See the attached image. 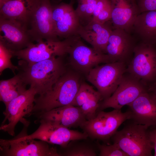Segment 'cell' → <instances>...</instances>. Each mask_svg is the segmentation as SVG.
<instances>
[{
    "mask_svg": "<svg viewBox=\"0 0 156 156\" xmlns=\"http://www.w3.org/2000/svg\"><path fill=\"white\" fill-rule=\"evenodd\" d=\"M70 43L69 38L63 41L41 40L30 44L26 48L13 52V56L28 64H32L52 57L64 56Z\"/></svg>",
    "mask_w": 156,
    "mask_h": 156,
    "instance_id": "cell-12",
    "label": "cell"
},
{
    "mask_svg": "<svg viewBox=\"0 0 156 156\" xmlns=\"http://www.w3.org/2000/svg\"><path fill=\"white\" fill-rule=\"evenodd\" d=\"M52 9L50 0H41L31 14L27 28L33 42L59 40L54 29Z\"/></svg>",
    "mask_w": 156,
    "mask_h": 156,
    "instance_id": "cell-11",
    "label": "cell"
},
{
    "mask_svg": "<svg viewBox=\"0 0 156 156\" xmlns=\"http://www.w3.org/2000/svg\"><path fill=\"white\" fill-rule=\"evenodd\" d=\"M112 29L106 23L92 20L86 25L80 26L77 34L92 47L105 53V49Z\"/></svg>",
    "mask_w": 156,
    "mask_h": 156,
    "instance_id": "cell-22",
    "label": "cell"
},
{
    "mask_svg": "<svg viewBox=\"0 0 156 156\" xmlns=\"http://www.w3.org/2000/svg\"><path fill=\"white\" fill-rule=\"evenodd\" d=\"M9 0H0V7H1L5 3Z\"/></svg>",
    "mask_w": 156,
    "mask_h": 156,
    "instance_id": "cell-35",
    "label": "cell"
},
{
    "mask_svg": "<svg viewBox=\"0 0 156 156\" xmlns=\"http://www.w3.org/2000/svg\"><path fill=\"white\" fill-rule=\"evenodd\" d=\"M44 141L22 138L0 139V156H60L56 147Z\"/></svg>",
    "mask_w": 156,
    "mask_h": 156,
    "instance_id": "cell-8",
    "label": "cell"
},
{
    "mask_svg": "<svg viewBox=\"0 0 156 156\" xmlns=\"http://www.w3.org/2000/svg\"><path fill=\"white\" fill-rule=\"evenodd\" d=\"M70 38L67 53L69 55L70 65L77 72L86 75L99 64L110 62L106 53L86 46L77 37Z\"/></svg>",
    "mask_w": 156,
    "mask_h": 156,
    "instance_id": "cell-10",
    "label": "cell"
},
{
    "mask_svg": "<svg viewBox=\"0 0 156 156\" xmlns=\"http://www.w3.org/2000/svg\"><path fill=\"white\" fill-rule=\"evenodd\" d=\"M111 20L114 29L131 33L135 21L140 14L136 0H111Z\"/></svg>",
    "mask_w": 156,
    "mask_h": 156,
    "instance_id": "cell-18",
    "label": "cell"
},
{
    "mask_svg": "<svg viewBox=\"0 0 156 156\" xmlns=\"http://www.w3.org/2000/svg\"><path fill=\"white\" fill-rule=\"evenodd\" d=\"M110 1V0H98L92 15L93 17L91 20H95L100 13Z\"/></svg>",
    "mask_w": 156,
    "mask_h": 156,
    "instance_id": "cell-30",
    "label": "cell"
},
{
    "mask_svg": "<svg viewBox=\"0 0 156 156\" xmlns=\"http://www.w3.org/2000/svg\"><path fill=\"white\" fill-rule=\"evenodd\" d=\"M148 91L156 100V83L151 86Z\"/></svg>",
    "mask_w": 156,
    "mask_h": 156,
    "instance_id": "cell-34",
    "label": "cell"
},
{
    "mask_svg": "<svg viewBox=\"0 0 156 156\" xmlns=\"http://www.w3.org/2000/svg\"><path fill=\"white\" fill-rule=\"evenodd\" d=\"M128 106L133 122L148 128L156 127V100L148 90Z\"/></svg>",
    "mask_w": 156,
    "mask_h": 156,
    "instance_id": "cell-17",
    "label": "cell"
},
{
    "mask_svg": "<svg viewBox=\"0 0 156 156\" xmlns=\"http://www.w3.org/2000/svg\"><path fill=\"white\" fill-rule=\"evenodd\" d=\"M27 84L18 73L13 77L0 81V100L6 105L27 89Z\"/></svg>",
    "mask_w": 156,
    "mask_h": 156,
    "instance_id": "cell-24",
    "label": "cell"
},
{
    "mask_svg": "<svg viewBox=\"0 0 156 156\" xmlns=\"http://www.w3.org/2000/svg\"><path fill=\"white\" fill-rule=\"evenodd\" d=\"M14 56L13 52L8 49L0 43V75L5 69L9 68L15 74L18 70L17 66H15L12 63L11 59Z\"/></svg>",
    "mask_w": 156,
    "mask_h": 156,
    "instance_id": "cell-26",
    "label": "cell"
},
{
    "mask_svg": "<svg viewBox=\"0 0 156 156\" xmlns=\"http://www.w3.org/2000/svg\"><path fill=\"white\" fill-rule=\"evenodd\" d=\"M36 94L35 90L30 87L5 105L3 112L5 117L0 127V130L14 136L15 127L19 122L24 126H28L29 122L24 117L31 115Z\"/></svg>",
    "mask_w": 156,
    "mask_h": 156,
    "instance_id": "cell-7",
    "label": "cell"
},
{
    "mask_svg": "<svg viewBox=\"0 0 156 156\" xmlns=\"http://www.w3.org/2000/svg\"><path fill=\"white\" fill-rule=\"evenodd\" d=\"M125 63L116 62L98 66L86 74L87 80L97 89L103 100L116 90L126 71Z\"/></svg>",
    "mask_w": 156,
    "mask_h": 156,
    "instance_id": "cell-6",
    "label": "cell"
},
{
    "mask_svg": "<svg viewBox=\"0 0 156 156\" xmlns=\"http://www.w3.org/2000/svg\"><path fill=\"white\" fill-rule=\"evenodd\" d=\"M149 128L132 121L116 131L111 138L113 144L128 156H152L153 148Z\"/></svg>",
    "mask_w": 156,
    "mask_h": 156,
    "instance_id": "cell-3",
    "label": "cell"
},
{
    "mask_svg": "<svg viewBox=\"0 0 156 156\" xmlns=\"http://www.w3.org/2000/svg\"><path fill=\"white\" fill-rule=\"evenodd\" d=\"M63 57L30 64L20 60L17 70L27 85L34 88L37 94L41 95L50 90L67 70Z\"/></svg>",
    "mask_w": 156,
    "mask_h": 156,
    "instance_id": "cell-1",
    "label": "cell"
},
{
    "mask_svg": "<svg viewBox=\"0 0 156 156\" xmlns=\"http://www.w3.org/2000/svg\"><path fill=\"white\" fill-rule=\"evenodd\" d=\"M148 90L147 88L137 79L129 74H124L114 93L101 102L98 112L110 107L121 109L124 106L128 105Z\"/></svg>",
    "mask_w": 156,
    "mask_h": 156,
    "instance_id": "cell-13",
    "label": "cell"
},
{
    "mask_svg": "<svg viewBox=\"0 0 156 156\" xmlns=\"http://www.w3.org/2000/svg\"><path fill=\"white\" fill-rule=\"evenodd\" d=\"M52 17L57 37L69 38L77 34L80 26L79 18L71 3H62L52 6Z\"/></svg>",
    "mask_w": 156,
    "mask_h": 156,
    "instance_id": "cell-16",
    "label": "cell"
},
{
    "mask_svg": "<svg viewBox=\"0 0 156 156\" xmlns=\"http://www.w3.org/2000/svg\"><path fill=\"white\" fill-rule=\"evenodd\" d=\"M133 31L141 42L156 46V10L140 13L135 21Z\"/></svg>",
    "mask_w": 156,
    "mask_h": 156,
    "instance_id": "cell-23",
    "label": "cell"
},
{
    "mask_svg": "<svg viewBox=\"0 0 156 156\" xmlns=\"http://www.w3.org/2000/svg\"><path fill=\"white\" fill-rule=\"evenodd\" d=\"M87 5L86 17H89L92 15L98 0H85Z\"/></svg>",
    "mask_w": 156,
    "mask_h": 156,
    "instance_id": "cell-32",
    "label": "cell"
},
{
    "mask_svg": "<svg viewBox=\"0 0 156 156\" xmlns=\"http://www.w3.org/2000/svg\"><path fill=\"white\" fill-rule=\"evenodd\" d=\"M86 139L70 141L58 151L60 156H96L97 146Z\"/></svg>",
    "mask_w": 156,
    "mask_h": 156,
    "instance_id": "cell-25",
    "label": "cell"
},
{
    "mask_svg": "<svg viewBox=\"0 0 156 156\" xmlns=\"http://www.w3.org/2000/svg\"><path fill=\"white\" fill-rule=\"evenodd\" d=\"M133 54L126 71L149 89L156 83V46L141 42Z\"/></svg>",
    "mask_w": 156,
    "mask_h": 156,
    "instance_id": "cell-5",
    "label": "cell"
},
{
    "mask_svg": "<svg viewBox=\"0 0 156 156\" xmlns=\"http://www.w3.org/2000/svg\"><path fill=\"white\" fill-rule=\"evenodd\" d=\"M111 13L112 9L110 1L100 13L96 19L93 21L101 24L105 23L106 22L111 20Z\"/></svg>",
    "mask_w": 156,
    "mask_h": 156,
    "instance_id": "cell-29",
    "label": "cell"
},
{
    "mask_svg": "<svg viewBox=\"0 0 156 156\" xmlns=\"http://www.w3.org/2000/svg\"><path fill=\"white\" fill-rule=\"evenodd\" d=\"M0 43L13 52L33 43L26 28L14 20L0 17Z\"/></svg>",
    "mask_w": 156,
    "mask_h": 156,
    "instance_id": "cell-14",
    "label": "cell"
},
{
    "mask_svg": "<svg viewBox=\"0 0 156 156\" xmlns=\"http://www.w3.org/2000/svg\"><path fill=\"white\" fill-rule=\"evenodd\" d=\"M130 118L129 110L124 112L115 109L107 112L100 111L94 118L87 120L80 127L91 139L105 142L111 138L124 122Z\"/></svg>",
    "mask_w": 156,
    "mask_h": 156,
    "instance_id": "cell-4",
    "label": "cell"
},
{
    "mask_svg": "<svg viewBox=\"0 0 156 156\" xmlns=\"http://www.w3.org/2000/svg\"><path fill=\"white\" fill-rule=\"evenodd\" d=\"M40 0H9L0 7V17L16 21L27 28L31 15Z\"/></svg>",
    "mask_w": 156,
    "mask_h": 156,
    "instance_id": "cell-20",
    "label": "cell"
},
{
    "mask_svg": "<svg viewBox=\"0 0 156 156\" xmlns=\"http://www.w3.org/2000/svg\"><path fill=\"white\" fill-rule=\"evenodd\" d=\"M38 120L50 121L68 128L79 127L87 120L80 109L71 105L35 114Z\"/></svg>",
    "mask_w": 156,
    "mask_h": 156,
    "instance_id": "cell-19",
    "label": "cell"
},
{
    "mask_svg": "<svg viewBox=\"0 0 156 156\" xmlns=\"http://www.w3.org/2000/svg\"><path fill=\"white\" fill-rule=\"evenodd\" d=\"M99 151L100 156H128L123 151L114 144L110 145L101 144L96 142Z\"/></svg>",
    "mask_w": 156,
    "mask_h": 156,
    "instance_id": "cell-27",
    "label": "cell"
},
{
    "mask_svg": "<svg viewBox=\"0 0 156 156\" xmlns=\"http://www.w3.org/2000/svg\"><path fill=\"white\" fill-rule=\"evenodd\" d=\"M81 83L78 72L67 70L50 90L35 98L31 115L71 105Z\"/></svg>",
    "mask_w": 156,
    "mask_h": 156,
    "instance_id": "cell-2",
    "label": "cell"
},
{
    "mask_svg": "<svg viewBox=\"0 0 156 156\" xmlns=\"http://www.w3.org/2000/svg\"><path fill=\"white\" fill-rule=\"evenodd\" d=\"M149 129V134L150 141L154 150V156H156V127H152Z\"/></svg>",
    "mask_w": 156,
    "mask_h": 156,
    "instance_id": "cell-33",
    "label": "cell"
},
{
    "mask_svg": "<svg viewBox=\"0 0 156 156\" xmlns=\"http://www.w3.org/2000/svg\"><path fill=\"white\" fill-rule=\"evenodd\" d=\"M136 45L135 39L131 33L122 29H113L109 38L105 53L110 62L125 63L133 54Z\"/></svg>",
    "mask_w": 156,
    "mask_h": 156,
    "instance_id": "cell-15",
    "label": "cell"
},
{
    "mask_svg": "<svg viewBox=\"0 0 156 156\" xmlns=\"http://www.w3.org/2000/svg\"><path fill=\"white\" fill-rule=\"evenodd\" d=\"M78 6L75 10L76 13L79 18L86 17L87 5L85 0H78Z\"/></svg>",
    "mask_w": 156,
    "mask_h": 156,
    "instance_id": "cell-31",
    "label": "cell"
},
{
    "mask_svg": "<svg viewBox=\"0 0 156 156\" xmlns=\"http://www.w3.org/2000/svg\"><path fill=\"white\" fill-rule=\"evenodd\" d=\"M38 121L40 123L39 127L30 135L27 133L28 127L24 126L20 133L21 136L25 138L38 139L60 147L65 146L72 140L86 139L88 138V135L84 132L71 130L50 121L43 120Z\"/></svg>",
    "mask_w": 156,
    "mask_h": 156,
    "instance_id": "cell-9",
    "label": "cell"
},
{
    "mask_svg": "<svg viewBox=\"0 0 156 156\" xmlns=\"http://www.w3.org/2000/svg\"><path fill=\"white\" fill-rule=\"evenodd\" d=\"M140 13L156 10V0H136Z\"/></svg>",
    "mask_w": 156,
    "mask_h": 156,
    "instance_id": "cell-28",
    "label": "cell"
},
{
    "mask_svg": "<svg viewBox=\"0 0 156 156\" xmlns=\"http://www.w3.org/2000/svg\"><path fill=\"white\" fill-rule=\"evenodd\" d=\"M103 100L100 93L88 84L81 82L78 91L71 105L79 107L87 120L94 118Z\"/></svg>",
    "mask_w": 156,
    "mask_h": 156,
    "instance_id": "cell-21",
    "label": "cell"
}]
</instances>
